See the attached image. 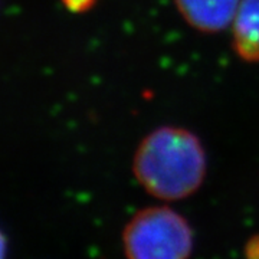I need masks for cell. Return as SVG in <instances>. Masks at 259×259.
Segmentation results:
<instances>
[{"mask_svg":"<svg viewBox=\"0 0 259 259\" xmlns=\"http://www.w3.org/2000/svg\"><path fill=\"white\" fill-rule=\"evenodd\" d=\"M133 175L158 200H183L203 186L207 153L193 131L179 125H160L139 143L133 156Z\"/></svg>","mask_w":259,"mask_h":259,"instance_id":"1","label":"cell"},{"mask_svg":"<svg viewBox=\"0 0 259 259\" xmlns=\"http://www.w3.org/2000/svg\"><path fill=\"white\" fill-rule=\"evenodd\" d=\"M193 245L192 226L168 206L141 209L122 231L127 259H189Z\"/></svg>","mask_w":259,"mask_h":259,"instance_id":"2","label":"cell"},{"mask_svg":"<svg viewBox=\"0 0 259 259\" xmlns=\"http://www.w3.org/2000/svg\"><path fill=\"white\" fill-rule=\"evenodd\" d=\"M241 0H175L182 19L200 33H219L232 26Z\"/></svg>","mask_w":259,"mask_h":259,"instance_id":"3","label":"cell"},{"mask_svg":"<svg viewBox=\"0 0 259 259\" xmlns=\"http://www.w3.org/2000/svg\"><path fill=\"white\" fill-rule=\"evenodd\" d=\"M231 28L236 56L246 64H259V0H241Z\"/></svg>","mask_w":259,"mask_h":259,"instance_id":"4","label":"cell"},{"mask_svg":"<svg viewBox=\"0 0 259 259\" xmlns=\"http://www.w3.org/2000/svg\"><path fill=\"white\" fill-rule=\"evenodd\" d=\"M65 9L72 13H87L97 5L98 0H61Z\"/></svg>","mask_w":259,"mask_h":259,"instance_id":"5","label":"cell"},{"mask_svg":"<svg viewBox=\"0 0 259 259\" xmlns=\"http://www.w3.org/2000/svg\"><path fill=\"white\" fill-rule=\"evenodd\" d=\"M245 259H259V235L252 236L245 245Z\"/></svg>","mask_w":259,"mask_h":259,"instance_id":"6","label":"cell"},{"mask_svg":"<svg viewBox=\"0 0 259 259\" xmlns=\"http://www.w3.org/2000/svg\"><path fill=\"white\" fill-rule=\"evenodd\" d=\"M6 253H8V241L3 232L0 231V259H6Z\"/></svg>","mask_w":259,"mask_h":259,"instance_id":"7","label":"cell"}]
</instances>
